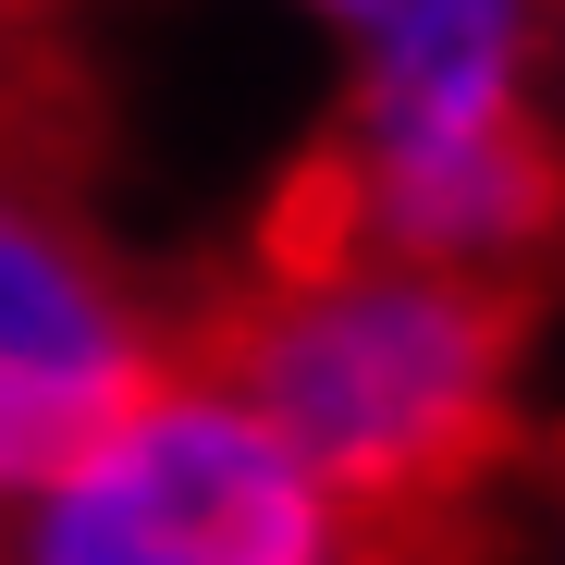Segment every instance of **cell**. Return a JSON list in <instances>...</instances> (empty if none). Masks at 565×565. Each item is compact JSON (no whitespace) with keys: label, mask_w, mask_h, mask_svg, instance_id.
<instances>
[{"label":"cell","mask_w":565,"mask_h":565,"mask_svg":"<svg viewBox=\"0 0 565 565\" xmlns=\"http://www.w3.org/2000/svg\"><path fill=\"white\" fill-rule=\"evenodd\" d=\"M172 356L234 382L394 553H430L516 455V282L308 210H270L258 258L172 332Z\"/></svg>","instance_id":"1"},{"label":"cell","mask_w":565,"mask_h":565,"mask_svg":"<svg viewBox=\"0 0 565 565\" xmlns=\"http://www.w3.org/2000/svg\"><path fill=\"white\" fill-rule=\"evenodd\" d=\"M282 210L516 282L565 246V0H394Z\"/></svg>","instance_id":"2"},{"label":"cell","mask_w":565,"mask_h":565,"mask_svg":"<svg viewBox=\"0 0 565 565\" xmlns=\"http://www.w3.org/2000/svg\"><path fill=\"white\" fill-rule=\"evenodd\" d=\"M0 565H406L234 382H172L13 504Z\"/></svg>","instance_id":"3"},{"label":"cell","mask_w":565,"mask_h":565,"mask_svg":"<svg viewBox=\"0 0 565 565\" xmlns=\"http://www.w3.org/2000/svg\"><path fill=\"white\" fill-rule=\"evenodd\" d=\"M160 382H172V320L50 184H0V504L50 492Z\"/></svg>","instance_id":"4"},{"label":"cell","mask_w":565,"mask_h":565,"mask_svg":"<svg viewBox=\"0 0 565 565\" xmlns=\"http://www.w3.org/2000/svg\"><path fill=\"white\" fill-rule=\"evenodd\" d=\"M38 62H50V0H0V184H38Z\"/></svg>","instance_id":"5"},{"label":"cell","mask_w":565,"mask_h":565,"mask_svg":"<svg viewBox=\"0 0 565 565\" xmlns=\"http://www.w3.org/2000/svg\"><path fill=\"white\" fill-rule=\"evenodd\" d=\"M308 13H332V25H356V38H369V25L394 13V0H308Z\"/></svg>","instance_id":"6"}]
</instances>
